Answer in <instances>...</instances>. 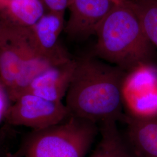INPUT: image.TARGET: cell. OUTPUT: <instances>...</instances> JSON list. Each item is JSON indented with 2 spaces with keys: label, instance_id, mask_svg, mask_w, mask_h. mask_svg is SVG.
Here are the masks:
<instances>
[{
  "label": "cell",
  "instance_id": "obj_1",
  "mask_svg": "<svg viewBox=\"0 0 157 157\" xmlns=\"http://www.w3.org/2000/svg\"><path fill=\"white\" fill-rule=\"evenodd\" d=\"M76 61L65 96L71 115L97 124L122 121V87L127 72L94 56H85Z\"/></svg>",
  "mask_w": 157,
  "mask_h": 157
},
{
  "label": "cell",
  "instance_id": "obj_2",
  "mask_svg": "<svg viewBox=\"0 0 157 157\" xmlns=\"http://www.w3.org/2000/svg\"><path fill=\"white\" fill-rule=\"evenodd\" d=\"M94 56L126 72L153 63L154 47L133 8L124 0L109 12L97 29Z\"/></svg>",
  "mask_w": 157,
  "mask_h": 157
},
{
  "label": "cell",
  "instance_id": "obj_3",
  "mask_svg": "<svg viewBox=\"0 0 157 157\" xmlns=\"http://www.w3.org/2000/svg\"><path fill=\"white\" fill-rule=\"evenodd\" d=\"M99 131L97 124L71 116L33 130L21 148L24 157H85Z\"/></svg>",
  "mask_w": 157,
  "mask_h": 157
},
{
  "label": "cell",
  "instance_id": "obj_4",
  "mask_svg": "<svg viewBox=\"0 0 157 157\" xmlns=\"http://www.w3.org/2000/svg\"><path fill=\"white\" fill-rule=\"evenodd\" d=\"M124 110L133 117L157 116V67L143 63L128 72L122 87Z\"/></svg>",
  "mask_w": 157,
  "mask_h": 157
},
{
  "label": "cell",
  "instance_id": "obj_5",
  "mask_svg": "<svg viewBox=\"0 0 157 157\" xmlns=\"http://www.w3.org/2000/svg\"><path fill=\"white\" fill-rule=\"evenodd\" d=\"M71 115L62 101H53L26 92L12 103L5 122L37 130L60 124Z\"/></svg>",
  "mask_w": 157,
  "mask_h": 157
},
{
  "label": "cell",
  "instance_id": "obj_6",
  "mask_svg": "<svg viewBox=\"0 0 157 157\" xmlns=\"http://www.w3.org/2000/svg\"><path fill=\"white\" fill-rule=\"evenodd\" d=\"M32 51L36 50L30 27L4 21L0 34V81L8 92L17 81L26 56Z\"/></svg>",
  "mask_w": 157,
  "mask_h": 157
},
{
  "label": "cell",
  "instance_id": "obj_7",
  "mask_svg": "<svg viewBox=\"0 0 157 157\" xmlns=\"http://www.w3.org/2000/svg\"><path fill=\"white\" fill-rule=\"evenodd\" d=\"M118 4L115 0H71L64 30L72 39L85 40L94 34L101 22Z\"/></svg>",
  "mask_w": 157,
  "mask_h": 157
},
{
  "label": "cell",
  "instance_id": "obj_8",
  "mask_svg": "<svg viewBox=\"0 0 157 157\" xmlns=\"http://www.w3.org/2000/svg\"><path fill=\"white\" fill-rule=\"evenodd\" d=\"M64 15L65 13L48 11L30 27L37 52L54 65L72 59L59 41L65 28Z\"/></svg>",
  "mask_w": 157,
  "mask_h": 157
},
{
  "label": "cell",
  "instance_id": "obj_9",
  "mask_svg": "<svg viewBox=\"0 0 157 157\" xmlns=\"http://www.w3.org/2000/svg\"><path fill=\"white\" fill-rule=\"evenodd\" d=\"M76 59L53 65L39 75L25 92L53 101H62L67 95L76 67Z\"/></svg>",
  "mask_w": 157,
  "mask_h": 157
},
{
  "label": "cell",
  "instance_id": "obj_10",
  "mask_svg": "<svg viewBox=\"0 0 157 157\" xmlns=\"http://www.w3.org/2000/svg\"><path fill=\"white\" fill-rule=\"evenodd\" d=\"M125 137L137 157H157V116L133 117L124 113Z\"/></svg>",
  "mask_w": 157,
  "mask_h": 157
},
{
  "label": "cell",
  "instance_id": "obj_11",
  "mask_svg": "<svg viewBox=\"0 0 157 157\" xmlns=\"http://www.w3.org/2000/svg\"><path fill=\"white\" fill-rule=\"evenodd\" d=\"M42 0H0V17L6 22L32 27L44 13Z\"/></svg>",
  "mask_w": 157,
  "mask_h": 157
},
{
  "label": "cell",
  "instance_id": "obj_12",
  "mask_svg": "<svg viewBox=\"0 0 157 157\" xmlns=\"http://www.w3.org/2000/svg\"><path fill=\"white\" fill-rule=\"evenodd\" d=\"M117 123L101 124V139L90 157H137Z\"/></svg>",
  "mask_w": 157,
  "mask_h": 157
},
{
  "label": "cell",
  "instance_id": "obj_13",
  "mask_svg": "<svg viewBox=\"0 0 157 157\" xmlns=\"http://www.w3.org/2000/svg\"><path fill=\"white\" fill-rule=\"evenodd\" d=\"M54 65L45 57L32 51L26 56L17 81L9 94L12 102L25 93L39 75L48 68Z\"/></svg>",
  "mask_w": 157,
  "mask_h": 157
},
{
  "label": "cell",
  "instance_id": "obj_14",
  "mask_svg": "<svg viewBox=\"0 0 157 157\" xmlns=\"http://www.w3.org/2000/svg\"><path fill=\"white\" fill-rule=\"evenodd\" d=\"M140 21L147 37L157 48V0H126Z\"/></svg>",
  "mask_w": 157,
  "mask_h": 157
},
{
  "label": "cell",
  "instance_id": "obj_15",
  "mask_svg": "<svg viewBox=\"0 0 157 157\" xmlns=\"http://www.w3.org/2000/svg\"><path fill=\"white\" fill-rule=\"evenodd\" d=\"M12 103L8 91L0 81V124L2 122L5 121L6 113Z\"/></svg>",
  "mask_w": 157,
  "mask_h": 157
},
{
  "label": "cell",
  "instance_id": "obj_16",
  "mask_svg": "<svg viewBox=\"0 0 157 157\" xmlns=\"http://www.w3.org/2000/svg\"><path fill=\"white\" fill-rule=\"evenodd\" d=\"M48 11L65 13L71 0H42Z\"/></svg>",
  "mask_w": 157,
  "mask_h": 157
},
{
  "label": "cell",
  "instance_id": "obj_17",
  "mask_svg": "<svg viewBox=\"0 0 157 157\" xmlns=\"http://www.w3.org/2000/svg\"><path fill=\"white\" fill-rule=\"evenodd\" d=\"M24 157V155L23 154L22 150L21 148L17 151L15 152L14 153L8 152L6 154V155L4 157Z\"/></svg>",
  "mask_w": 157,
  "mask_h": 157
},
{
  "label": "cell",
  "instance_id": "obj_18",
  "mask_svg": "<svg viewBox=\"0 0 157 157\" xmlns=\"http://www.w3.org/2000/svg\"><path fill=\"white\" fill-rule=\"evenodd\" d=\"M3 25H4V21L0 17V34H1V32L2 27H3Z\"/></svg>",
  "mask_w": 157,
  "mask_h": 157
},
{
  "label": "cell",
  "instance_id": "obj_19",
  "mask_svg": "<svg viewBox=\"0 0 157 157\" xmlns=\"http://www.w3.org/2000/svg\"><path fill=\"white\" fill-rule=\"evenodd\" d=\"M115 1H117L118 3H120V2H123L124 0H115Z\"/></svg>",
  "mask_w": 157,
  "mask_h": 157
}]
</instances>
